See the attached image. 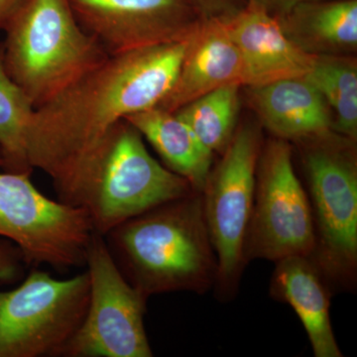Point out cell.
<instances>
[{"instance_id": "cell-18", "label": "cell", "mask_w": 357, "mask_h": 357, "mask_svg": "<svg viewBox=\"0 0 357 357\" xmlns=\"http://www.w3.org/2000/svg\"><path fill=\"white\" fill-rule=\"evenodd\" d=\"M241 88L239 84H227L174 112L213 154H222L236 133Z\"/></svg>"}, {"instance_id": "cell-5", "label": "cell", "mask_w": 357, "mask_h": 357, "mask_svg": "<svg viewBox=\"0 0 357 357\" xmlns=\"http://www.w3.org/2000/svg\"><path fill=\"white\" fill-rule=\"evenodd\" d=\"M194 192L185 178L150 154L139 131L123 119L103 142L86 185L84 208L93 231L105 236L130 218Z\"/></svg>"}, {"instance_id": "cell-1", "label": "cell", "mask_w": 357, "mask_h": 357, "mask_svg": "<svg viewBox=\"0 0 357 357\" xmlns=\"http://www.w3.org/2000/svg\"><path fill=\"white\" fill-rule=\"evenodd\" d=\"M187 41L109 56L35 109L28 161L49 176L59 201L84 208L86 185L107 135L128 115L157 107L170 93Z\"/></svg>"}, {"instance_id": "cell-25", "label": "cell", "mask_w": 357, "mask_h": 357, "mask_svg": "<svg viewBox=\"0 0 357 357\" xmlns=\"http://www.w3.org/2000/svg\"><path fill=\"white\" fill-rule=\"evenodd\" d=\"M2 167V158H1V154H0V168Z\"/></svg>"}, {"instance_id": "cell-20", "label": "cell", "mask_w": 357, "mask_h": 357, "mask_svg": "<svg viewBox=\"0 0 357 357\" xmlns=\"http://www.w3.org/2000/svg\"><path fill=\"white\" fill-rule=\"evenodd\" d=\"M35 107L23 89L11 79L3 62L0 43V154L1 169L31 174L27 137Z\"/></svg>"}, {"instance_id": "cell-7", "label": "cell", "mask_w": 357, "mask_h": 357, "mask_svg": "<svg viewBox=\"0 0 357 357\" xmlns=\"http://www.w3.org/2000/svg\"><path fill=\"white\" fill-rule=\"evenodd\" d=\"M261 148V132L256 124L238 126L202 192L204 220L217 256L215 282L222 298L236 292L248 263L246 241Z\"/></svg>"}, {"instance_id": "cell-11", "label": "cell", "mask_w": 357, "mask_h": 357, "mask_svg": "<svg viewBox=\"0 0 357 357\" xmlns=\"http://www.w3.org/2000/svg\"><path fill=\"white\" fill-rule=\"evenodd\" d=\"M75 17L109 56L185 41L203 17L191 0H69Z\"/></svg>"}, {"instance_id": "cell-8", "label": "cell", "mask_w": 357, "mask_h": 357, "mask_svg": "<svg viewBox=\"0 0 357 357\" xmlns=\"http://www.w3.org/2000/svg\"><path fill=\"white\" fill-rule=\"evenodd\" d=\"M30 176L0 172V238L17 245L28 266H84L93 234L88 211L45 196Z\"/></svg>"}, {"instance_id": "cell-15", "label": "cell", "mask_w": 357, "mask_h": 357, "mask_svg": "<svg viewBox=\"0 0 357 357\" xmlns=\"http://www.w3.org/2000/svg\"><path fill=\"white\" fill-rule=\"evenodd\" d=\"M270 293L275 300L293 307L314 356H342L331 321L330 284L311 258L293 256L276 262Z\"/></svg>"}, {"instance_id": "cell-21", "label": "cell", "mask_w": 357, "mask_h": 357, "mask_svg": "<svg viewBox=\"0 0 357 357\" xmlns=\"http://www.w3.org/2000/svg\"><path fill=\"white\" fill-rule=\"evenodd\" d=\"M26 266L28 265L18 246L6 238H0V283L21 280Z\"/></svg>"}, {"instance_id": "cell-4", "label": "cell", "mask_w": 357, "mask_h": 357, "mask_svg": "<svg viewBox=\"0 0 357 357\" xmlns=\"http://www.w3.org/2000/svg\"><path fill=\"white\" fill-rule=\"evenodd\" d=\"M314 220L311 259L330 285L351 289L357 273L356 141L333 130L294 142Z\"/></svg>"}, {"instance_id": "cell-24", "label": "cell", "mask_w": 357, "mask_h": 357, "mask_svg": "<svg viewBox=\"0 0 357 357\" xmlns=\"http://www.w3.org/2000/svg\"><path fill=\"white\" fill-rule=\"evenodd\" d=\"M23 0H0V30L4 27Z\"/></svg>"}, {"instance_id": "cell-23", "label": "cell", "mask_w": 357, "mask_h": 357, "mask_svg": "<svg viewBox=\"0 0 357 357\" xmlns=\"http://www.w3.org/2000/svg\"><path fill=\"white\" fill-rule=\"evenodd\" d=\"M250 1L255 2L274 17H280L299 4L316 1V0H250Z\"/></svg>"}, {"instance_id": "cell-14", "label": "cell", "mask_w": 357, "mask_h": 357, "mask_svg": "<svg viewBox=\"0 0 357 357\" xmlns=\"http://www.w3.org/2000/svg\"><path fill=\"white\" fill-rule=\"evenodd\" d=\"M248 89L249 105L275 138L294 143L333 130L332 110L306 76Z\"/></svg>"}, {"instance_id": "cell-22", "label": "cell", "mask_w": 357, "mask_h": 357, "mask_svg": "<svg viewBox=\"0 0 357 357\" xmlns=\"http://www.w3.org/2000/svg\"><path fill=\"white\" fill-rule=\"evenodd\" d=\"M204 20H227L243 10L249 0H191Z\"/></svg>"}, {"instance_id": "cell-10", "label": "cell", "mask_w": 357, "mask_h": 357, "mask_svg": "<svg viewBox=\"0 0 357 357\" xmlns=\"http://www.w3.org/2000/svg\"><path fill=\"white\" fill-rule=\"evenodd\" d=\"M314 243L311 204L294 169L292 145L271 138L258 160L246 260L311 257Z\"/></svg>"}, {"instance_id": "cell-6", "label": "cell", "mask_w": 357, "mask_h": 357, "mask_svg": "<svg viewBox=\"0 0 357 357\" xmlns=\"http://www.w3.org/2000/svg\"><path fill=\"white\" fill-rule=\"evenodd\" d=\"M89 299L86 270L60 280L33 268L18 287L0 291V357H60Z\"/></svg>"}, {"instance_id": "cell-13", "label": "cell", "mask_w": 357, "mask_h": 357, "mask_svg": "<svg viewBox=\"0 0 357 357\" xmlns=\"http://www.w3.org/2000/svg\"><path fill=\"white\" fill-rule=\"evenodd\" d=\"M244 86L241 54L222 20H202L188 38L184 57L170 93L157 107L174 112L222 86Z\"/></svg>"}, {"instance_id": "cell-2", "label": "cell", "mask_w": 357, "mask_h": 357, "mask_svg": "<svg viewBox=\"0 0 357 357\" xmlns=\"http://www.w3.org/2000/svg\"><path fill=\"white\" fill-rule=\"evenodd\" d=\"M105 239L126 280L147 298L177 291L204 292L217 279V256L199 192L130 218Z\"/></svg>"}, {"instance_id": "cell-12", "label": "cell", "mask_w": 357, "mask_h": 357, "mask_svg": "<svg viewBox=\"0 0 357 357\" xmlns=\"http://www.w3.org/2000/svg\"><path fill=\"white\" fill-rule=\"evenodd\" d=\"M241 54L244 86H257L289 77L306 76L314 56L289 40L279 21L255 2L225 20Z\"/></svg>"}, {"instance_id": "cell-16", "label": "cell", "mask_w": 357, "mask_h": 357, "mask_svg": "<svg viewBox=\"0 0 357 357\" xmlns=\"http://www.w3.org/2000/svg\"><path fill=\"white\" fill-rule=\"evenodd\" d=\"M276 18L289 40L307 55L357 52V0L305 2Z\"/></svg>"}, {"instance_id": "cell-9", "label": "cell", "mask_w": 357, "mask_h": 357, "mask_svg": "<svg viewBox=\"0 0 357 357\" xmlns=\"http://www.w3.org/2000/svg\"><path fill=\"white\" fill-rule=\"evenodd\" d=\"M88 310L60 357H151L145 330L148 298L134 288L110 255L105 236L93 231L86 249Z\"/></svg>"}, {"instance_id": "cell-3", "label": "cell", "mask_w": 357, "mask_h": 357, "mask_svg": "<svg viewBox=\"0 0 357 357\" xmlns=\"http://www.w3.org/2000/svg\"><path fill=\"white\" fill-rule=\"evenodd\" d=\"M3 31L7 73L35 109L109 57L77 22L69 0H23Z\"/></svg>"}, {"instance_id": "cell-17", "label": "cell", "mask_w": 357, "mask_h": 357, "mask_svg": "<svg viewBox=\"0 0 357 357\" xmlns=\"http://www.w3.org/2000/svg\"><path fill=\"white\" fill-rule=\"evenodd\" d=\"M124 119L152 145L169 170L185 178L195 192L202 194L215 154L199 142L175 112L154 107Z\"/></svg>"}, {"instance_id": "cell-19", "label": "cell", "mask_w": 357, "mask_h": 357, "mask_svg": "<svg viewBox=\"0 0 357 357\" xmlns=\"http://www.w3.org/2000/svg\"><path fill=\"white\" fill-rule=\"evenodd\" d=\"M307 79L332 110L335 132L357 139V59L356 56H314Z\"/></svg>"}]
</instances>
